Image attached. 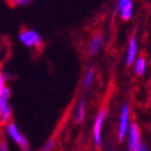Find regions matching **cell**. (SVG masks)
<instances>
[{"label": "cell", "instance_id": "cell-1", "mask_svg": "<svg viewBox=\"0 0 151 151\" xmlns=\"http://www.w3.org/2000/svg\"><path fill=\"white\" fill-rule=\"evenodd\" d=\"M19 41L27 48H36L39 50L43 46L44 41L40 34L35 29L32 28H25L22 29L18 35Z\"/></svg>", "mask_w": 151, "mask_h": 151}, {"label": "cell", "instance_id": "cell-2", "mask_svg": "<svg viewBox=\"0 0 151 151\" xmlns=\"http://www.w3.org/2000/svg\"><path fill=\"white\" fill-rule=\"evenodd\" d=\"M5 131L9 139L21 149L22 151H29V142L24 137L22 131L19 129L18 126L13 123L12 121L5 124Z\"/></svg>", "mask_w": 151, "mask_h": 151}, {"label": "cell", "instance_id": "cell-3", "mask_svg": "<svg viewBox=\"0 0 151 151\" xmlns=\"http://www.w3.org/2000/svg\"><path fill=\"white\" fill-rule=\"evenodd\" d=\"M11 93V89L7 86L0 93V124H7L12 120L13 109L9 104Z\"/></svg>", "mask_w": 151, "mask_h": 151}, {"label": "cell", "instance_id": "cell-4", "mask_svg": "<svg viewBox=\"0 0 151 151\" xmlns=\"http://www.w3.org/2000/svg\"><path fill=\"white\" fill-rule=\"evenodd\" d=\"M128 134V151H137L141 145V132L137 123L129 124L127 130Z\"/></svg>", "mask_w": 151, "mask_h": 151}, {"label": "cell", "instance_id": "cell-5", "mask_svg": "<svg viewBox=\"0 0 151 151\" xmlns=\"http://www.w3.org/2000/svg\"><path fill=\"white\" fill-rule=\"evenodd\" d=\"M107 116L106 110L102 109L96 116L94 120V125L93 130H92V137H93V142L97 146H101L102 145V128H103L104 122Z\"/></svg>", "mask_w": 151, "mask_h": 151}, {"label": "cell", "instance_id": "cell-6", "mask_svg": "<svg viewBox=\"0 0 151 151\" xmlns=\"http://www.w3.org/2000/svg\"><path fill=\"white\" fill-rule=\"evenodd\" d=\"M116 12L124 21H129L133 16V1L132 0H118L116 4Z\"/></svg>", "mask_w": 151, "mask_h": 151}, {"label": "cell", "instance_id": "cell-7", "mask_svg": "<svg viewBox=\"0 0 151 151\" xmlns=\"http://www.w3.org/2000/svg\"><path fill=\"white\" fill-rule=\"evenodd\" d=\"M129 106L128 105H124L122 107V111H121L120 121H119V139L123 141L127 135V130L129 127Z\"/></svg>", "mask_w": 151, "mask_h": 151}, {"label": "cell", "instance_id": "cell-8", "mask_svg": "<svg viewBox=\"0 0 151 151\" xmlns=\"http://www.w3.org/2000/svg\"><path fill=\"white\" fill-rule=\"evenodd\" d=\"M104 35L102 33H96L90 37L87 43V52L90 55H97L104 45Z\"/></svg>", "mask_w": 151, "mask_h": 151}, {"label": "cell", "instance_id": "cell-9", "mask_svg": "<svg viewBox=\"0 0 151 151\" xmlns=\"http://www.w3.org/2000/svg\"><path fill=\"white\" fill-rule=\"evenodd\" d=\"M137 50H139V42L137 37H131L128 41L127 50H126V64L132 65L135 59L137 58Z\"/></svg>", "mask_w": 151, "mask_h": 151}, {"label": "cell", "instance_id": "cell-10", "mask_svg": "<svg viewBox=\"0 0 151 151\" xmlns=\"http://www.w3.org/2000/svg\"><path fill=\"white\" fill-rule=\"evenodd\" d=\"M133 70H134L135 75L144 76L145 73L147 70V60L144 57H139L135 59V61L133 62Z\"/></svg>", "mask_w": 151, "mask_h": 151}, {"label": "cell", "instance_id": "cell-11", "mask_svg": "<svg viewBox=\"0 0 151 151\" xmlns=\"http://www.w3.org/2000/svg\"><path fill=\"white\" fill-rule=\"evenodd\" d=\"M85 109H86V101L84 99H80L77 103L76 107V121L78 123H82L85 118Z\"/></svg>", "mask_w": 151, "mask_h": 151}, {"label": "cell", "instance_id": "cell-12", "mask_svg": "<svg viewBox=\"0 0 151 151\" xmlns=\"http://www.w3.org/2000/svg\"><path fill=\"white\" fill-rule=\"evenodd\" d=\"M94 77H96V69L93 67H90L87 69V71L85 73L84 76V80H83V86H84L85 89H87L91 86L92 82L94 80Z\"/></svg>", "mask_w": 151, "mask_h": 151}, {"label": "cell", "instance_id": "cell-13", "mask_svg": "<svg viewBox=\"0 0 151 151\" xmlns=\"http://www.w3.org/2000/svg\"><path fill=\"white\" fill-rule=\"evenodd\" d=\"M7 52H9V46L5 41V39L0 35V61H2L6 56Z\"/></svg>", "mask_w": 151, "mask_h": 151}, {"label": "cell", "instance_id": "cell-14", "mask_svg": "<svg viewBox=\"0 0 151 151\" xmlns=\"http://www.w3.org/2000/svg\"><path fill=\"white\" fill-rule=\"evenodd\" d=\"M6 87V79H5V71L3 70L2 65L0 63V93Z\"/></svg>", "mask_w": 151, "mask_h": 151}, {"label": "cell", "instance_id": "cell-15", "mask_svg": "<svg viewBox=\"0 0 151 151\" xmlns=\"http://www.w3.org/2000/svg\"><path fill=\"white\" fill-rule=\"evenodd\" d=\"M33 0H9V2L14 6H23L27 5L32 2Z\"/></svg>", "mask_w": 151, "mask_h": 151}, {"label": "cell", "instance_id": "cell-16", "mask_svg": "<svg viewBox=\"0 0 151 151\" xmlns=\"http://www.w3.org/2000/svg\"><path fill=\"white\" fill-rule=\"evenodd\" d=\"M55 146H56V141L52 139H50L45 143L41 151H52V149L55 148Z\"/></svg>", "mask_w": 151, "mask_h": 151}, {"label": "cell", "instance_id": "cell-17", "mask_svg": "<svg viewBox=\"0 0 151 151\" xmlns=\"http://www.w3.org/2000/svg\"><path fill=\"white\" fill-rule=\"evenodd\" d=\"M0 151H9V145L5 141H0Z\"/></svg>", "mask_w": 151, "mask_h": 151}, {"label": "cell", "instance_id": "cell-18", "mask_svg": "<svg viewBox=\"0 0 151 151\" xmlns=\"http://www.w3.org/2000/svg\"><path fill=\"white\" fill-rule=\"evenodd\" d=\"M137 151H149V149H148V147H147L146 145L141 144V145H139V149H137Z\"/></svg>", "mask_w": 151, "mask_h": 151}, {"label": "cell", "instance_id": "cell-19", "mask_svg": "<svg viewBox=\"0 0 151 151\" xmlns=\"http://www.w3.org/2000/svg\"><path fill=\"white\" fill-rule=\"evenodd\" d=\"M150 7H151V6H150Z\"/></svg>", "mask_w": 151, "mask_h": 151}]
</instances>
